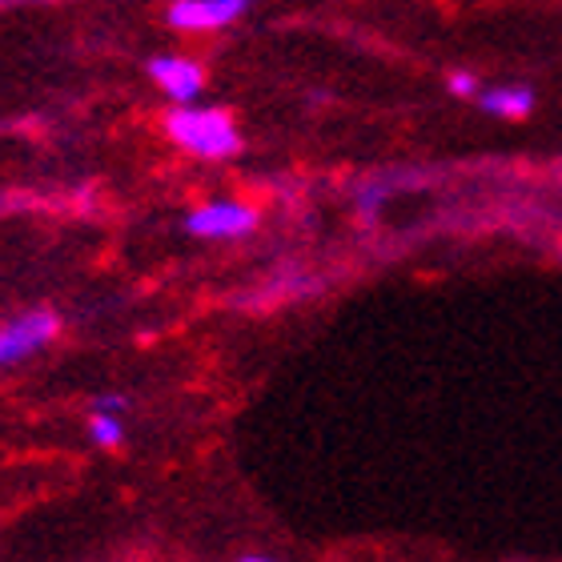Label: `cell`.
Wrapping results in <instances>:
<instances>
[{"mask_svg": "<svg viewBox=\"0 0 562 562\" xmlns=\"http://www.w3.org/2000/svg\"><path fill=\"white\" fill-rule=\"evenodd\" d=\"M165 133L205 161H222L241 149V133L225 109H173L165 117Z\"/></svg>", "mask_w": 562, "mask_h": 562, "instance_id": "6da1fadb", "label": "cell"}, {"mask_svg": "<svg viewBox=\"0 0 562 562\" xmlns=\"http://www.w3.org/2000/svg\"><path fill=\"white\" fill-rule=\"evenodd\" d=\"M60 317L53 310H29V314L12 317L9 326H0V366H12L36 353L41 346L57 338Z\"/></svg>", "mask_w": 562, "mask_h": 562, "instance_id": "7a4b0ae2", "label": "cell"}, {"mask_svg": "<svg viewBox=\"0 0 562 562\" xmlns=\"http://www.w3.org/2000/svg\"><path fill=\"white\" fill-rule=\"evenodd\" d=\"M258 225V213L241 201H210L186 217V229L193 237H241Z\"/></svg>", "mask_w": 562, "mask_h": 562, "instance_id": "3957f363", "label": "cell"}, {"mask_svg": "<svg viewBox=\"0 0 562 562\" xmlns=\"http://www.w3.org/2000/svg\"><path fill=\"white\" fill-rule=\"evenodd\" d=\"M246 12L241 0H177L169 9V24L173 29H189V33H205V29H222L234 24Z\"/></svg>", "mask_w": 562, "mask_h": 562, "instance_id": "277c9868", "label": "cell"}, {"mask_svg": "<svg viewBox=\"0 0 562 562\" xmlns=\"http://www.w3.org/2000/svg\"><path fill=\"white\" fill-rule=\"evenodd\" d=\"M149 77L161 85L165 93L173 97L177 105L186 109L189 101H198L201 89H205V72L186 57H153L149 60Z\"/></svg>", "mask_w": 562, "mask_h": 562, "instance_id": "5b68a950", "label": "cell"}, {"mask_svg": "<svg viewBox=\"0 0 562 562\" xmlns=\"http://www.w3.org/2000/svg\"><path fill=\"white\" fill-rule=\"evenodd\" d=\"M530 105H535V93L530 89H515V85L482 93V109L494 113V117H527Z\"/></svg>", "mask_w": 562, "mask_h": 562, "instance_id": "8992f818", "label": "cell"}, {"mask_svg": "<svg viewBox=\"0 0 562 562\" xmlns=\"http://www.w3.org/2000/svg\"><path fill=\"white\" fill-rule=\"evenodd\" d=\"M89 438H93L97 446H121L125 442L121 418H113V414H93V418H89Z\"/></svg>", "mask_w": 562, "mask_h": 562, "instance_id": "52a82bcc", "label": "cell"}, {"mask_svg": "<svg viewBox=\"0 0 562 562\" xmlns=\"http://www.w3.org/2000/svg\"><path fill=\"white\" fill-rule=\"evenodd\" d=\"M450 93L454 97H474L479 93V81L470 72H450Z\"/></svg>", "mask_w": 562, "mask_h": 562, "instance_id": "ba28073f", "label": "cell"}, {"mask_svg": "<svg viewBox=\"0 0 562 562\" xmlns=\"http://www.w3.org/2000/svg\"><path fill=\"white\" fill-rule=\"evenodd\" d=\"M117 411H125V398H121V394H101L93 406V414H117Z\"/></svg>", "mask_w": 562, "mask_h": 562, "instance_id": "9c48e42d", "label": "cell"}, {"mask_svg": "<svg viewBox=\"0 0 562 562\" xmlns=\"http://www.w3.org/2000/svg\"><path fill=\"white\" fill-rule=\"evenodd\" d=\"M241 562H270V559H261V554H249V559H241Z\"/></svg>", "mask_w": 562, "mask_h": 562, "instance_id": "30bf717a", "label": "cell"}]
</instances>
